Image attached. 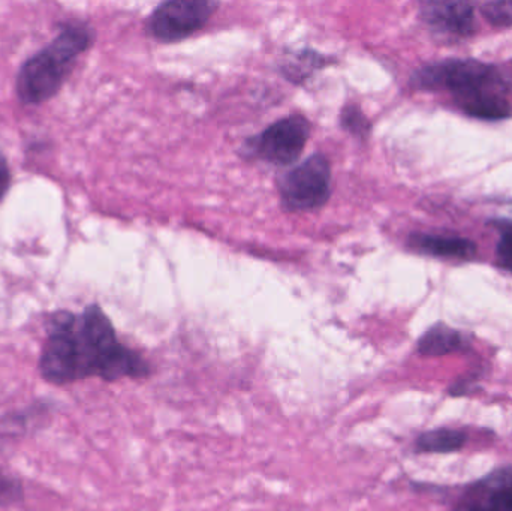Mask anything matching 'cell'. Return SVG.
I'll use <instances>...</instances> for the list:
<instances>
[{"label": "cell", "mask_w": 512, "mask_h": 511, "mask_svg": "<svg viewBox=\"0 0 512 511\" xmlns=\"http://www.w3.org/2000/svg\"><path fill=\"white\" fill-rule=\"evenodd\" d=\"M24 491L20 479L0 470V507L14 506L23 500Z\"/></svg>", "instance_id": "2e32d148"}, {"label": "cell", "mask_w": 512, "mask_h": 511, "mask_svg": "<svg viewBox=\"0 0 512 511\" xmlns=\"http://www.w3.org/2000/svg\"><path fill=\"white\" fill-rule=\"evenodd\" d=\"M468 347V338L459 330L451 329L445 324H436L418 341V353L421 356H445L465 351Z\"/></svg>", "instance_id": "7c38bea8"}, {"label": "cell", "mask_w": 512, "mask_h": 511, "mask_svg": "<svg viewBox=\"0 0 512 511\" xmlns=\"http://www.w3.org/2000/svg\"><path fill=\"white\" fill-rule=\"evenodd\" d=\"M219 3L209 0H170L162 3L147 20V32L156 41H182L206 26Z\"/></svg>", "instance_id": "277c9868"}, {"label": "cell", "mask_w": 512, "mask_h": 511, "mask_svg": "<svg viewBox=\"0 0 512 511\" xmlns=\"http://www.w3.org/2000/svg\"><path fill=\"white\" fill-rule=\"evenodd\" d=\"M465 443V432L442 428L420 435L415 447L421 453H451L462 449Z\"/></svg>", "instance_id": "5bb4252c"}, {"label": "cell", "mask_w": 512, "mask_h": 511, "mask_svg": "<svg viewBox=\"0 0 512 511\" xmlns=\"http://www.w3.org/2000/svg\"><path fill=\"white\" fill-rule=\"evenodd\" d=\"M421 17L439 32L456 36H469L475 32L474 8L469 3H423Z\"/></svg>", "instance_id": "9c48e42d"}, {"label": "cell", "mask_w": 512, "mask_h": 511, "mask_svg": "<svg viewBox=\"0 0 512 511\" xmlns=\"http://www.w3.org/2000/svg\"><path fill=\"white\" fill-rule=\"evenodd\" d=\"M454 511H512V468H499L469 486Z\"/></svg>", "instance_id": "ba28073f"}, {"label": "cell", "mask_w": 512, "mask_h": 511, "mask_svg": "<svg viewBox=\"0 0 512 511\" xmlns=\"http://www.w3.org/2000/svg\"><path fill=\"white\" fill-rule=\"evenodd\" d=\"M282 206L289 212H309L327 204L331 194L330 161L321 153L307 158L279 182Z\"/></svg>", "instance_id": "3957f363"}, {"label": "cell", "mask_w": 512, "mask_h": 511, "mask_svg": "<svg viewBox=\"0 0 512 511\" xmlns=\"http://www.w3.org/2000/svg\"><path fill=\"white\" fill-rule=\"evenodd\" d=\"M11 185V173H9L8 162L0 155V200L5 197Z\"/></svg>", "instance_id": "d6986e66"}, {"label": "cell", "mask_w": 512, "mask_h": 511, "mask_svg": "<svg viewBox=\"0 0 512 511\" xmlns=\"http://www.w3.org/2000/svg\"><path fill=\"white\" fill-rule=\"evenodd\" d=\"M95 33L89 24L71 21L60 27L59 35L48 45V50L66 65H71L80 54L92 45Z\"/></svg>", "instance_id": "8fae6325"}, {"label": "cell", "mask_w": 512, "mask_h": 511, "mask_svg": "<svg viewBox=\"0 0 512 511\" xmlns=\"http://www.w3.org/2000/svg\"><path fill=\"white\" fill-rule=\"evenodd\" d=\"M340 123L346 131L351 132L354 137L363 140L370 131L369 120L364 116L363 111L360 110L358 105H346L343 108L342 116H340Z\"/></svg>", "instance_id": "9a60e30c"}, {"label": "cell", "mask_w": 512, "mask_h": 511, "mask_svg": "<svg viewBox=\"0 0 512 511\" xmlns=\"http://www.w3.org/2000/svg\"><path fill=\"white\" fill-rule=\"evenodd\" d=\"M481 11L493 26H512V2H489L483 5Z\"/></svg>", "instance_id": "e0dca14e"}, {"label": "cell", "mask_w": 512, "mask_h": 511, "mask_svg": "<svg viewBox=\"0 0 512 511\" xmlns=\"http://www.w3.org/2000/svg\"><path fill=\"white\" fill-rule=\"evenodd\" d=\"M460 107L466 114L484 120H502L511 116V105L499 92L459 98Z\"/></svg>", "instance_id": "4fadbf2b"}, {"label": "cell", "mask_w": 512, "mask_h": 511, "mask_svg": "<svg viewBox=\"0 0 512 511\" xmlns=\"http://www.w3.org/2000/svg\"><path fill=\"white\" fill-rule=\"evenodd\" d=\"M310 123L301 114H291L268 126L258 137L248 141L246 146L256 158L286 167L294 164L303 153L310 137Z\"/></svg>", "instance_id": "5b68a950"}, {"label": "cell", "mask_w": 512, "mask_h": 511, "mask_svg": "<svg viewBox=\"0 0 512 511\" xmlns=\"http://www.w3.org/2000/svg\"><path fill=\"white\" fill-rule=\"evenodd\" d=\"M69 65L47 47L23 63L17 77L18 98L23 104H42L53 98L62 86Z\"/></svg>", "instance_id": "8992f818"}, {"label": "cell", "mask_w": 512, "mask_h": 511, "mask_svg": "<svg viewBox=\"0 0 512 511\" xmlns=\"http://www.w3.org/2000/svg\"><path fill=\"white\" fill-rule=\"evenodd\" d=\"M80 380L98 377L107 383L152 374L149 363L131 348L120 344L110 318L98 305L87 306L75 327Z\"/></svg>", "instance_id": "6da1fadb"}, {"label": "cell", "mask_w": 512, "mask_h": 511, "mask_svg": "<svg viewBox=\"0 0 512 511\" xmlns=\"http://www.w3.org/2000/svg\"><path fill=\"white\" fill-rule=\"evenodd\" d=\"M409 245L421 254L444 258H468L477 255V245L462 237L438 236V234H412Z\"/></svg>", "instance_id": "30bf717a"}, {"label": "cell", "mask_w": 512, "mask_h": 511, "mask_svg": "<svg viewBox=\"0 0 512 511\" xmlns=\"http://www.w3.org/2000/svg\"><path fill=\"white\" fill-rule=\"evenodd\" d=\"M30 413H12L0 419V435H24L29 428Z\"/></svg>", "instance_id": "ac0fdd59"}, {"label": "cell", "mask_w": 512, "mask_h": 511, "mask_svg": "<svg viewBox=\"0 0 512 511\" xmlns=\"http://www.w3.org/2000/svg\"><path fill=\"white\" fill-rule=\"evenodd\" d=\"M75 327L77 324L71 329L47 332L38 368L41 377L53 386H65L80 380Z\"/></svg>", "instance_id": "52a82bcc"}, {"label": "cell", "mask_w": 512, "mask_h": 511, "mask_svg": "<svg viewBox=\"0 0 512 511\" xmlns=\"http://www.w3.org/2000/svg\"><path fill=\"white\" fill-rule=\"evenodd\" d=\"M411 83L417 89L451 90L457 99L480 93H502L504 89L498 72L478 60H447L423 66L412 75Z\"/></svg>", "instance_id": "7a4b0ae2"}]
</instances>
